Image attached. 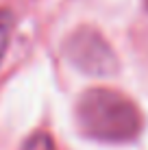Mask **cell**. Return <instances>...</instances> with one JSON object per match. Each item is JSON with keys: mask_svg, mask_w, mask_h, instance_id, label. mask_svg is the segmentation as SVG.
<instances>
[{"mask_svg": "<svg viewBox=\"0 0 148 150\" xmlns=\"http://www.w3.org/2000/svg\"><path fill=\"white\" fill-rule=\"evenodd\" d=\"M76 122L83 135L107 144L133 142L144 126L135 102L109 87H91L79 96Z\"/></svg>", "mask_w": 148, "mask_h": 150, "instance_id": "6da1fadb", "label": "cell"}, {"mask_svg": "<svg viewBox=\"0 0 148 150\" xmlns=\"http://www.w3.org/2000/svg\"><path fill=\"white\" fill-rule=\"evenodd\" d=\"M65 59L79 72L94 79H109L118 72V57L105 35L94 26H79L63 44Z\"/></svg>", "mask_w": 148, "mask_h": 150, "instance_id": "7a4b0ae2", "label": "cell"}, {"mask_svg": "<svg viewBox=\"0 0 148 150\" xmlns=\"http://www.w3.org/2000/svg\"><path fill=\"white\" fill-rule=\"evenodd\" d=\"M11 30H13V13L9 9H0V63L7 54L9 41H11Z\"/></svg>", "mask_w": 148, "mask_h": 150, "instance_id": "3957f363", "label": "cell"}, {"mask_svg": "<svg viewBox=\"0 0 148 150\" xmlns=\"http://www.w3.org/2000/svg\"><path fill=\"white\" fill-rule=\"evenodd\" d=\"M22 150H57V146H55V139L48 133H35L24 142Z\"/></svg>", "mask_w": 148, "mask_h": 150, "instance_id": "277c9868", "label": "cell"}, {"mask_svg": "<svg viewBox=\"0 0 148 150\" xmlns=\"http://www.w3.org/2000/svg\"><path fill=\"white\" fill-rule=\"evenodd\" d=\"M146 7H148V0H146Z\"/></svg>", "mask_w": 148, "mask_h": 150, "instance_id": "5b68a950", "label": "cell"}]
</instances>
